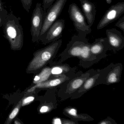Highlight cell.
<instances>
[{"label": "cell", "mask_w": 124, "mask_h": 124, "mask_svg": "<svg viewBox=\"0 0 124 124\" xmlns=\"http://www.w3.org/2000/svg\"><path fill=\"white\" fill-rule=\"evenodd\" d=\"M62 39L51 43L46 47L38 50L26 69L27 74L37 73L53 61L62 44Z\"/></svg>", "instance_id": "1"}, {"label": "cell", "mask_w": 124, "mask_h": 124, "mask_svg": "<svg viewBox=\"0 0 124 124\" xmlns=\"http://www.w3.org/2000/svg\"><path fill=\"white\" fill-rule=\"evenodd\" d=\"M3 25L4 37L9 42L11 50H21L23 45L24 33L19 19L10 13L7 14Z\"/></svg>", "instance_id": "2"}, {"label": "cell", "mask_w": 124, "mask_h": 124, "mask_svg": "<svg viewBox=\"0 0 124 124\" xmlns=\"http://www.w3.org/2000/svg\"><path fill=\"white\" fill-rule=\"evenodd\" d=\"M92 69L89 70L85 72L82 71L77 72L74 77L62 83L58 88L56 92L60 101H63L70 98L89 77Z\"/></svg>", "instance_id": "3"}, {"label": "cell", "mask_w": 124, "mask_h": 124, "mask_svg": "<svg viewBox=\"0 0 124 124\" xmlns=\"http://www.w3.org/2000/svg\"><path fill=\"white\" fill-rule=\"evenodd\" d=\"M123 65L121 63H111L104 69H100V73L95 86L99 85H109L119 83L121 80Z\"/></svg>", "instance_id": "4"}, {"label": "cell", "mask_w": 124, "mask_h": 124, "mask_svg": "<svg viewBox=\"0 0 124 124\" xmlns=\"http://www.w3.org/2000/svg\"><path fill=\"white\" fill-rule=\"evenodd\" d=\"M87 35L83 33H78V34L72 36L71 40L67 44L66 47L59 55L60 59L58 61L63 63L72 57L79 58L83 45L87 40L86 38Z\"/></svg>", "instance_id": "5"}, {"label": "cell", "mask_w": 124, "mask_h": 124, "mask_svg": "<svg viewBox=\"0 0 124 124\" xmlns=\"http://www.w3.org/2000/svg\"><path fill=\"white\" fill-rule=\"evenodd\" d=\"M67 0H56L45 13L44 20L39 37V40L44 36L53 24L58 19L62 12Z\"/></svg>", "instance_id": "6"}, {"label": "cell", "mask_w": 124, "mask_h": 124, "mask_svg": "<svg viewBox=\"0 0 124 124\" xmlns=\"http://www.w3.org/2000/svg\"><path fill=\"white\" fill-rule=\"evenodd\" d=\"M68 12L75 30L78 33L87 35L91 33L92 30L86 23L85 16L75 3H72L69 6Z\"/></svg>", "instance_id": "7"}, {"label": "cell", "mask_w": 124, "mask_h": 124, "mask_svg": "<svg viewBox=\"0 0 124 124\" xmlns=\"http://www.w3.org/2000/svg\"><path fill=\"white\" fill-rule=\"evenodd\" d=\"M45 13L42 5L37 3L33 11L31 19V34L33 42L39 40V37L44 20Z\"/></svg>", "instance_id": "8"}, {"label": "cell", "mask_w": 124, "mask_h": 124, "mask_svg": "<svg viewBox=\"0 0 124 124\" xmlns=\"http://www.w3.org/2000/svg\"><path fill=\"white\" fill-rule=\"evenodd\" d=\"M124 13V2L117 3L113 5L106 11L100 20L97 27L98 30H101L115 21Z\"/></svg>", "instance_id": "9"}, {"label": "cell", "mask_w": 124, "mask_h": 124, "mask_svg": "<svg viewBox=\"0 0 124 124\" xmlns=\"http://www.w3.org/2000/svg\"><path fill=\"white\" fill-rule=\"evenodd\" d=\"M65 27V22L63 19H57L48 29L40 40L43 44H48L59 39L62 36Z\"/></svg>", "instance_id": "10"}, {"label": "cell", "mask_w": 124, "mask_h": 124, "mask_svg": "<svg viewBox=\"0 0 124 124\" xmlns=\"http://www.w3.org/2000/svg\"><path fill=\"white\" fill-rule=\"evenodd\" d=\"M57 88L48 89L47 93L42 98L39 112L41 114L49 113L57 108L58 101L56 97Z\"/></svg>", "instance_id": "11"}, {"label": "cell", "mask_w": 124, "mask_h": 124, "mask_svg": "<svg viewBox=\"0 0 124 124\" xmlns=\"http://www.w3.org/2000/svg\"><path fill=\"white\" fill-rule=\"evenodd\" d=\"M106 34L109 50L115 53L123 48L124 37L120 32L113 28L107 30Z\"/></svg>", "instance_id": "12"}, {"label": "cell", "mask_w": 124, "mask_h": 124, "mask_svg": "<svg viewBox=\"0 0 124 124\" xmlns=\"http://www.w3.org/2000/svg\"><path fill=\"white\" fill-rule=\"evenodd\" d=\"M76 72L70 74L63 75L48 80L45 82L35 84L27 90V93H31L34 91L36 89H49L58 88L67 80L74 77Z\"/></svg>", "instance_id": "13"}, {"label": "cell", "mask_w": 124, "mask_h": 124, "mask_svg": "<svg viewBox=\"0 0 124 124\" xmlns=\"http://www.w3.org/2000/svg\"><path fill=\"white\" fill-rule=\"evenodd\" d=\"M91 53L96 59L97 62L107 56L106 53L109 50L106 38L96 39L90 45Z\"/></svg>", "instance_id": "14"}, {"label": "cell", "mask_w": 124, "mask_h": 124, "mask_svg": "<svg viewBox=\"0 0 124 124\" xmlns=\"http://www.w3.org/2000/svg\"><path fill=\"white\" fill-rule=\"evenodd\" d=\"M48 64L50 79L63 75L74 74L77 71V67H71L67 64L63 63L58 61H53Z\"/></svg>", "instance_id": "15"}, {"label": "cell", "mask_w": 124, "mask_h": 124, "mask_svg": "<svg viewBox=\"0 0 124 124\" xmlns=\"http://www.w3.org/2000/svg\"><path fill=\"white\" fill-rule=\"evenodd\" d=\"M99 73L100 69H93L89 77L70 99H75L79 98L85 93L95 87V83L99 76Z\"/></svg>", "instance_id": "16"}, {"label": "cell", "mask_w": 124, "mask_h": 124, "mask_svg": "<svg viewBox=\"0 0 124 124\" xmlns=\"http://www.w3.org/2000/svg\"><path fill=\"white\" fill-rule=\"evenodd\" d=\"M90 45V43L87 40L83 45L80 56L78 58L79 60V66L85 69H88L97 63L96 59L91 53Z\"/></svg>", "instance_id": "17"}, {"label": "cell", "mask_w": 124, "mask_h": 124, "mask_svg": "<svg viewBox=\"0 0 124 124\" xmlns=\"http://www.w3.org/2000/svg\"><path fill=\"white\" fill-rule=\"evenodd\" d=\"M84 16L87 22V24L91 27L94 23L96 10L94 3L88 0H79Z\"/></svg>", "instance_id": "18"}, {"label": "cell", "mask_w": 124, "mask_h": 124, "mask_svg": "<svg viewBox=\"0 0 124 124\" xmlns=\"http://www.w3.org/2000/svg\"><path fill=\"white\" fill-rule=\"evenodd\" d=\"M64 115L74 121L79 122H91L94 119L90 115L85 113L79 114L77 110L72 107H67L64 108L63 112Z\"/></svg>", "instance_id": "19"}, {"label": "cell", "mask_w": 124, "mask_h": 124, "mask_svg": "<svg viewBox=\"0 0 124 124\" xmlns=\"http://www.w3.org/2000/svg\"><path fill=\"white\" fill-rule=\"evenodd\" d=\"M50 72L49 66H47L43 68L39 74L36 75L34 79L33 83L35 84L45 82L50 79Z\"/></svg>", "instance_id": "20"}, {"label": "cell", "mask_w": 124, "mask_h": 124, "mask_svg": "<svg viewBox=\"0 0 124 124\" xmlns=\"http://www.w3.org/2000/svg\"><path fill=\"white\" fill-rule=\"evenodd\" d=\"M22 99L20 100L17 104L16 105V106L14 107L13 109L12 110L10 114L8 115L5 122V124H10L12 123V121L15 119L17 115L18 114L20 109L22 107Z\"/></svg>", "instance_id": "21"}, {"label": "cell", "mask_w": 124, "mask_h": 124, "mask_svg": "<svg viewBox=\"0 0 124 124\" xmlns=\"http://www.w3.org/2000/svg\"><path fill=\"white\" fill-rule=\"evenodd\" d=\"M53 124H78V122L74 121L72 120L68 119L65 118L55 117L53 120Z\"/></svg>", "instance_id": "22"}, {"label": "cell", "mask_w": 124, "mask_h": 124, "mask_svg": "<svg viewBox=\"0 0 124 124\" xmlns=\"http://www.w3.org/2000/svg\"><path fill=\"white\" fill-rule=\"evenodd\" d=\"M21 1L24 9L27 12H29L32 4V0H21Z\"/></svg>", "instance_id": "23"}, {"label": "cell", "mask_w": 124, "mask_h": 124, "mask_svg": "<svg viewBox=\"0 0 124 124\" xmlns=\"http://www.w3.org/2000/svg\"><path fill=\"white\" fill-rule=\"evenodd\" d=\"M98 124H117V123L111 117L108 116L104 119L100 121Z\"/></svg>", "instance_id": "24"}, {"label": "cell", "mask_w": 124, "mask_h": 124, "mask_svg": "<svg viewBox=\"0 0 124 124\" xmlns=\"http://www.w3.org/2000/svg\"><path fill=\"white\" fill-rule=\"evenodd\" d=\"M7 11L5 9H0V27L3 25L4 20L7 15Z\"/></svg>", "instance_id": "25"}, {"label": "cell", "mask_w": 124, "mask_h": 124, "mask_svg": "<svg viewBox=\"0 0 124 124\" xmlns=\"http://www.w3.org/2000/svg\"><path fill=\"white\" fill-rule=\"evenodd\" d=\"M55 0H43V9L46 11L53 3Z\"/></svg>", "instance_id": "26"}, {"label": "cell", "mask_w": 124, "mask_h": 124, "mask_svg": "<svg viewBox=\"0 0 124 124\" xmlns=\"http://www.w3.org/2000/svg\"><path fill=\"white\" fill-rule=\"evenodd\" d=\"M35 99V97L29 96L22 99V107L28 105L32 102Z\"/></svg>", "instance_id": "27"}, {"label": "cell", "mask_w": 124, "mask_h": 124, "mask_svg": "<svg viewBox=\"0 0 124 124\" xmlns=\"http://www.w3.org/2000/svg\"><path fill=\"white\" fill-rule=\"evenodd\" d=\"M115 26L120 29L124 32V16L121 18L115 24Z\"/></svg>", "instance_id": "28"}, {"label": "cell", "mask_w": 124, "mask_h": 124, "mask_svg": "<svg viewBox=\"0 0 124 124\" xmlns=\"http://www.w3.org/2000/svg\"><path fill=\"white\" fill-rule=\"evenodd\" d=\"M14 124H21V123L20 121L18 120H14Z\"/></svg>", "instance_id": "29"}, {"label": "cell", "mask_w": 124, "mask_h": 124, "mask_svg": "<svg viewBox=\"0 0 124 124\" xmlns=\"http://www.w3.org/2000/svg\"><path fill=\"white\" fill-rule=\"evenodd\" d=\"M112 2V0H106V2L108 4H110Z\"/></svg>", "instance_id": "30"}, {"label": "cell", "mask_w": 124, "mask_h": 124, "mask_svg": "<svg viewBox=\"0 0 124 124\" xmlns=\"http://www.w3.org/2000/svg\"><path fill=\"white\" fill-rule=\"evenodd\" d=\"M0 10H2V9H3V8H2V6L0 5Z\"/></svg>", "instance_id": "31"}, {"label": "cell", "mask_w": 124, "mask_h": 124, "mask_svg": "<svg viewBox=\"0 0 124 124\" xmlns=\"http://www.w3.org/2000/svg\"><path fill=\"white\" fill-rule=\"evenodd\" d=\"M0 5L2 6V5H1V2H0Z\"/></svg>", "instance_id": "32"}]
</instances>
